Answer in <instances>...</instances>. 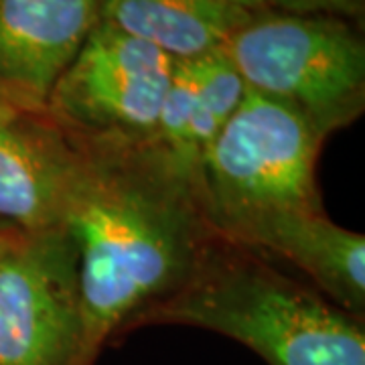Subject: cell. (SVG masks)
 Segmentation results:
<instances>
[{
	"label": "cell",
	"instance_id": "4",
	"mask_svg": "<svg viewBox=\"0 0 365 365\" xmlns=\"http://www.w3.org/2000/svg\"><path fill=\"white\" fill-rule=\"evenodd\" d=\"M223 53L246 88L297 110L325 140L365 108V45L345 19L262 11Z\"/></svg>",
	"mask_w": 365,
	"mask_h": 365
},
{
	"label": "cell",
	"instance_id": "8",
	"mask_svg": "<svg viewBox=\"0 0 365 365\" xmlns=\"http://www.w3.org/2000/svg\"><path fill=\"white\" fill-rule=\"evenodd\" d=\"M98 23L96 0H0V100L45 112L55 81Z\"/></svg>",
	"mask_w": 365,
	"mask_h": 365
},
{
	"label": "cell",
	"instance_id": "2",
	"mask_svg": "<svg viewBox=\"0 0 365 365\" xmlns=\"http://www.w3.org/2000/svg\"><path fill=\"white\" fill-rule=\"evenodd\" d=\"M177 323L220 333L268 365H365L364 325L260 252L213 235L189 276L132 327Z\"/></svg>",
	"mask_w": 365,
	"mask_h": 365
},
{
	"label": "cell",
	"instance_id": "14",
	"mask_svg": "<svg viewBox=\"0 0 365 365\" xmlns=\"http://www.w3.org/2000/svg\"><path fill=\"white\" fill-rule=\"evenodd\" d=\"M19 112H21L19 108H14L13 104H9V102L0 100V124H2V122H6V120H11L13 116H16Z\"/></svg>",
	"mask_w": 365,
	"mask_h": 365
},
{
	"label": "cell",
	"instance_id": "3",
	"mask_svg": "<svg viewBox=\"0 0 365 365\" xmlns=\"http://www.w3.org/2000/svg\"><path fill=\"white\" fill-rule=\"evenodd\" d=\"M321 144L297 110L248 88L199 167L197 195L213 235L234 242L264 220L323 211L314 182Z\"/></svg>",
	"mask_w": 365,
	"mask_h": 365
},
{
	"label": "cell",
	"instance_id": "12",
	"mask_svg": "<svg viewBox=\"0 0 365 365\" xmlns=\"http://www.w3.org/2000/svg\"><path fill=\"white\" fill-rule=\"evenodd\" d=\"M266 9L276 13L302 14V16H337L355 19L364 13L365 0H264Z\"/></svg>",
	"mask_w": 365,
	"mask_h": 365
},
{
	"label": "cell",
	"instance_id": "6",
	"mask_svg": "<svg viewBox=\"0 0 365 365\" xmlns=\"http://www.w3.org/2000/svg\"><path fill=\"white\" fill-rule=\"evenodd\" d=\"M79 337L71 237L0 227V365H73Z\"/></svg>",
	"mask_w": 365,
	"mask_h": 365
},
{
	"label": "cell",
	"instance_id": "5",
	"mask_svg": "<svg viewBox=\"0 0 365 365\" xmlns=\"http://www.w3.org/2000/svg\"><path fill=\"white\" fill-rule=\"evenodd\" d=\"M175 59L98 23L55 81L45 114L86 144H150Z\"/></svg>",
	"mask_w": 365,
	"mask_h": 365
},
{
	"label": "cell",
	"instance_id": "7",
	"mask_svg": "<svg viewBox=\"0 0 365 365\" xmlns=\"http://www.w3.org/2000/svg\"><path fill=\"white\" fill-rule=\"evenodd\" d=\"M81 148L45 112L0 124V227L39 234L66 230Z\"/></svg>",
	"mask_w": 365,
	"mask_h": 365
},
{
	"label": "cell",
	"instance_id": "13",
	"mask_svg": "<svg viewBox=\"0 0 365 365\" xmlns=\"http://www.w3.org/2000/svg\"><path fill=\"white\" fill-rule=\"evenodd\" d=\"M227 2H232V4H235V6H242V9L250 11V13H262V11H268L264 0H227Z\"/></svg>",
	"mask_w": 365,
	"mask_h": 365
},
{
	"label": "cell",
	"instance_id": "9",
	"mask_svg": "<svg viewBox=\"0 0 365 365\" xmlns=\"http://www.w3.org/2000/svg\"><path fill=\"white\" fill-rule=\"evenodd\" d=\"M246 90L223 51L175 59L150 146L195 189L201 160L242 104Z\"/></svg>",
	"mask_w": 365,
	"mask_h": 365
},
{
	"label": "cell",
	"instance_id": "1",
	"mask_svg": "<svg viewBox=\"0 0 365 365\" xmlns=\"http://www.w3.org/2000/svg\"><path fill=\"white\" fill-rule=\"evenodd\" d=\"M78 144L81 170L66 215L81 304L73 365H93L116 331L181 287L213 232L195 185L155 146Z\"/></svg>",
	"mask_w": 365,
	"mask_h": 365
},
{
	"label": "cell",
	"instance_id": "11",
	"mask_svg": "<svg viewBox=\"0 0 365 365\" xmlns=\"http://www.w3.org/2000/svg\"><path fill=\"white\" fill-rule=\"evenodd\" d=\"M106 25L144 41L173 59L225 49L254 13L227 0H96Z\"/></svg>",
	"mask_w": 365,
	"mask_h": 365
},
{
	"label": "cell",
	"instance_id": "10",
	"mask_svg": "<svg viewBox=\"0 0 365 365\" xmlns=\"http://www.w3.org/2000/svg\"><path fill=\"white\" fill-rule=\"evenodd\" d=\"M235 246L266 252L297 266L341 311L357 319L365 309V237L323 211L287 213L250 225Z\"/></svg>",
	"mask_w": 365,
	"mask_h": 365
}]
</instances>
